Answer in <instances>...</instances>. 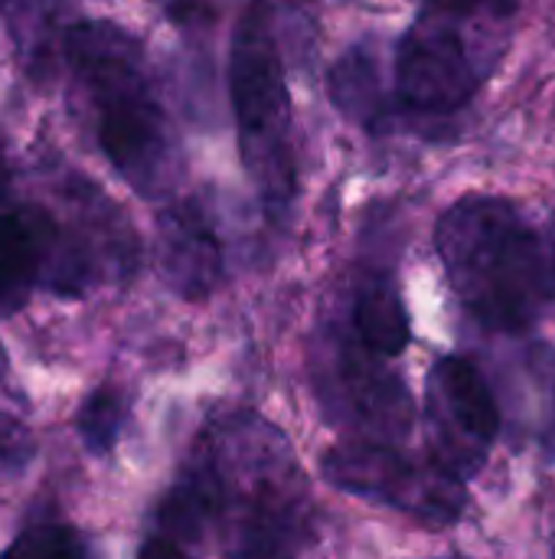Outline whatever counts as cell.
I'll list each match as a JSON object with an SVG mask.
<instances>
[{"instance_id": "obj_1", "label": "cell", "mask_w": 555, "mask_h": 559, "mask_svg": "<svg viewBox=\"0 0 555 559\" xmlns=\"http://www.w3.org/2000/svg\"><path fill=\"white\" fill-rule=\"evenodd\" d=\"M307 478L285 436L258 416H232L160 504V527L216 534L229 559H294L314 537Z\"/></svg>"}, {"instance_id": "obj_2", "label": "cell", "mask_w": 555, "mask_h": 559, "mask_svg": "<svg viewBox=\"0 0 555 559\" xmlns=\"http://www.w3.org/2000/svg\"><path fill=\"white\" fill-rule=\"evenodd\" d=\"M62 46L72 75L95 105V138L108 164L141 197H167L180 180L183 157L141 43L108 20H82L62 33Z\"/></svg>"}, {"instance_id": "obj_3", "label": "cell", "mask_w": 555, "mask_h": 559, "mask_svg": "<svg viewBox=\"0 0 555 559\" xmlns=\"http://www.w3.org/2000/svg\"><path fill=\"white\" fill-rule=\"evenodd\" d=\"M435 242L455 295L481 324L520 331L553 301L555 239L510 200H458L438 219Z\"/></svg>"}, {"instance_id": "obj_4", "label": "cell", "mask_w": 555, "mask_h": 559, "mask_svg": "<svg viewBox=\"0 0 555 559\" xmlns=\"http://www.w3.org/2000/svg\"><path fill=\"white\" fill-rule=\"evenodd\" d=\"M510 20L422 3L393 56V95L402 121H445L497 69Z\"/></svg>"}, {"instance_id": "obj_5", "label": "cell", "mask_w": 555, "mask_h": 559, "mask_svg": "<svg viewBox=\"0 0 555 559\" xmlns=\"http://www.w3.org/2000/svg\"><path fill=\"white\" fill-rule=\"evenodd\" d=\"M229 95L239 124L242 164L272 216H285L298 193V160L291 141V98L285 62L272 26V10L252 3L229 52Z\"/></svg>"}, {"instance_id": "obj_6", "label": "cell", "mask_w": 555, "mask_h": 559, "mask_svg": "<svg viewBox=\"0 0 555 559\" xmlns=\"http://www.w3.org/2000/svg\"><path fill=\"white\" fill-rule=\"evenodd\" d=\"M324 478L357 498L396 508L429 527H448L468 504L464 478L435 459H409L389 445L350 442L324 459Z\"/></svg>"}, {"instance_id": "obj_7", "label": "cell", "mask_w": 555, "mask_h": 559, "mask_svg": "<svg viewBox=\"0 0 555 559\" xmlns=\"http://www.w3.org/2000/svg\"><path fill=\"white\" fill-rule=\"evenodd\" d=\"M425 423L435 452L432 459L458 478H471L484 468L500 436L497 396L468 360L445 357L429 373Z\"/></svg>"}, {"instance_id": "obj_8", "label": "cell", "mask_w": 555, "mask_h": 559, "mask_svg": "<svg viewBox=\"0 0 555 559\" xmlns=\"http://www.w3.org/2000/svg\"><path fill=\"white\" fill-rule=\"evenodd\" d=\"M157 259L167 285L196 301L222 278V249L216 229L196 200L173 203L157 219Z\"/></svg>"}, {"instance_id": "obj_9", "label": "cell", "mask_w": 555, "mask_h": 559, "mask_svg": "<svg viewBox=\"0 0 555 559\" xmlns=\"http://www.w3.org/2000/svg\"><path fill=\"white\" fill-rule=\"evenodd\" d=\"M62 239L52 216L36 206L0 210V314L26 301L33 285L49 272Z\"/></svg>"}, {"instance_id": "obj_10", "label": "cell", "mask_w": 555, "mask_h": 559, "mask_svg": "<svg viewBox=\"0 0 555 559\" xmlns=\"http://www.w3.org/2000/svg\"><path fill=\"white\" fill-rule=\"evenodd\" d=\"M334 396L360 426L393 439L406 436L412 423V403L402 383H396L386 370L360 357H340L337 364V390Z\"/></svg>"}, {"instance_id": "obj_11", "label": "cell", "mask_w": 555, "mask_h": 559, "mask_svg": "<svg viewBox=\"0 0 555 559\" xmlns=\"http://www.w3.org/2000/svg\"><path fill=\"white\" fill-rule=\"evenodd\" d=\"M327 88L337 111L363 124L366 131H383L402 121L399 102L386 88L379 59L370 46H353L350 52H343L327 75Z\"/></svg>"}, {"instance_id": "obj_12", "label": "cell", "mask_w": 555, "mask_h": 559, "mask_svg": "<svg viewBox=\"0 0 555 559\" xmlns=\"http://www.w3.org/2000/svg\"><path fill=\"white\" fill-rule=\"evenodd\" d=\"M353 324H357L360 344L379 357H399L412 337L402 295L386 275H370L360 282L357 301H353Z\"/></svg>"}, {"instance_id": "obj_13", "label": "cell", "mask_w": 555, "mask_h": 559, "mask_svg": "<svg viewBox=\"0 0 555 559\" xmlns=\"http://www.w3.org/2000/svg\"><path fill=\"white\" fill-rule=\"evenodd\" d=\"M69 0H0L3 20L20 56L36 66L46 62L56 43V23Z\"/></svg>"}, {"instance_id": "obj_14", "label": "cell", "mask_w": 555, "mask_h": 559, "mask_svg": "<svg viewBox=\"0 0 555 559\" xmlns=\"http://www.w3.org/2000/svg\"><path fill=\"white\" fill-rule=\"evenodd\" d=\"M124 416H128V406L121 400V393L114 390H95L79 416H75V429H79V439L85 442V449L92 455H108L114 445H118V436H121V426H124Z\"/></svg>"}, {"instance_id": "obj_15", "label": "cell", "mask_w": 555, "mask_h": 559, "mask_svg": "<svg viewBox=\"0 0 555 559\" xmlns=\"http://www.w3.org/2000/svg\"><path fill=\"white\" fill-rule=\"evenodd\" d=\"M0 559H92V554L72 527L43 524L20 534Z\"/></svg>"}, {"instance_id": "obj_16", "label": "cell", "mask_w": 555, "mask_h": 559, "mask_svg": "<svg viewBox=\"0 0 555 559\" xmlns=\"http://www.w3.org/2000/svg\"><path fill=\"white\" fill-rule=\"evenodd\" d=\"M527 373L533 377L536 386V403H540V442L555 459V354L550 347H536L527 360Z\"/></svg>"}, {"instance_id": "obj_17", "label": "cell", "mask_w": 555, "mask_h": 559, "mask_svg": "<svg viewBox=\"0 0 555 559\" xmlns=\"http://www.w3.org/2000/svg\"><path fill=\"white\" fill-rule=\"evenodd\" d=\"M29 459H33V439H29V432L16 419H10V416L0 413V462L7 468H23Z\"/></svg>"}, {"instance_id": "obj_18", "label": "cell", "mask_w": 555, "mask_h": 559, "mask_svg": "<svg viewBox=\"0 0 555 559\" xmlns=\"http://www.w3.org/2000/svg\"><path fill=\"white\" fill-rule=\"evenodd\" d=\"M137 559H190L183 550H177L170 540H147L144 547H141V557Z\"/></svg>"}, {"instance_id": "obj_19", "label": "cell", "mask_w": 555, "mask_h": 559, "mask_svg": "<svg viewBox=\"0 0 555 559\" xmlns=\"http://www.w3.org/2000/svg\"><path fill=\"white\" fill-rule=\"evenodd\" d=\"M7 193H10V164H7V147L0 141V206L7 203Z\"/></svg>"}, {"instance_id": "obj_20", "label": "cell", "mask_w": 555, "mask_h": 559, "mask_svg": "<svg viewBox=\"0 0 555 559\" xmlns=\"http://www.w3.org/2000/svg\"><path fill=\"white\" fill-rule=\"evenodd\" d=\"M7 370V357H3V350H0V373Z\"/></svg>"}, {"instance_id": "obj_21", "label": "cell", "mask_w": 555, "mask_h": 559, "mask_svg": "<svg viewBox=\"0 0 555 559\" xmlns=\"http://www.w3.org/2000/svg\"><path fill=\"white\" fill-rule=\"evenodd\" d=\"M438 559H464V557H438Z\"/></svg>"}, {"instance_id": "obj_22", "label": "cell", "mask_w": 555, "mask_h": 559, "mask_svg": "<svg viewBox=\"0 0 555 559\" xmlns=\"http://www.w3.org/2000/svg\"><path fill=\"white\" fill-rule=\"evenodd\" d=\"M553 559H555V544H553Z\"/></svg>"}]
</instances>
